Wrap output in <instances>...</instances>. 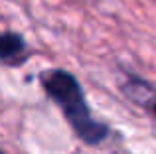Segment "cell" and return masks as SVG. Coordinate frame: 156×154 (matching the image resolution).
<instances>
[{
    "label": "cell",
    "instance_id": "1",
    "mask_svg": "<svg viewBox=\"0 0 156 154\" xmlns=\"http://www.w3.org/2000/svg\"><path fill=\"white\" fill-rule=\"evenodd\" d=\"M40 79L46 93L63 111V117L71 124L73 132L85 144H91V146L103 142L109 135V127L93 117L75 75L65 69H50L40 75Z\"/></svg>",
    "mask_w": 156,
    "mask_h": 154
},
{
    "label": "cell",
    "instance_id": "2",
    "mask_svg": "<svg viewBox=\"0 0 156 154\" xmlns=\"http://www.w3.org/2000/svg\"><path fill=\"white\" fill-rule=\"evenodd\" d=\"M28 46L16 32H0V63L18 65L26 59Z\"/></svg>",
    "mask_w": 156,
    "mask_h": 154
},
{
    "label": "cell",
    "instance_id": "3",
    "mask_svg": "<svg viewBox=\"0 0 156 154\" xmlns=\"http://www.w3.org/2000/svg\"><path fill=\"white\" fill-rule=\"evenodd\" d=\"M154 115H156V103H154Z\"/></svg>",
    "mask_w": 156,
    "mask_h": 154
},
{
    "label": "cell",
    "instance_id": "4",
    "mask_svg": "<svg viewBox=\"0 0 156 154\" xmlns=\"http://www.w3.org/2000/svg\"><path fill=\"white\" fill-rule=\"evenodd\" d=\"M0 154H4V152H2V150H0Z\"/></svg>",
    "mask_w": 156,
    "mask_h": 154
}]
</instances>
